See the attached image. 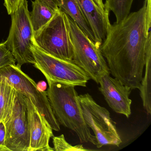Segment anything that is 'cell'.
<instances>
[{"mask_svg":"<svg viewBox=\"0 0 151 151\" xmlns=\"http://www.w3.org/2000/svg\"><path fill=\"white\" fill-rule=\"evenodd\" d=\"M58 8L71 18L81 30L95 43L94 35L76 0H57Z\"/></svg>","mask_w":151,"mask_h":151,"instance_id":"13","label":"cell"},{"mask_svg":"<svg viewBox=\"0 0 151 151\" xmlns=\"http://www.w3.org/2000/svg\"><path fill=\"white\" fill-rule=\"evenodd\" d=\"M151 0L119 23L111 24L100 47L109 72L132 90L139 89L151 45Z\"/></svg>","mask_w":151,"mask_h":151,"instance_id":"1","label":"cell"},{"mask_svg":"<svg viewBox=\"0 0 151 151\" xmlns=\"http://www.w3.org/2000/svg\"><path fill=\"white\" fill-rule=\"evenodd\" d=\"M16 60L7 48L5 43H0V68L11 64H15Z\"/></svg>","mask_w":151,"mask_h":151,"instance_id":"19","label":"cell"},{"mask_svg":"<svg viewBox=\"0 0 151 151\" xmlns=\"http://www.w3.org/2000/svg\"><path fill=\"white\" fill-rule=\"evenodd\" d=\"M10 15L11 26L8 37L4 43L17 62L16 65L18 67L21 68L26 63L34 64L35 59L32 50L34 45V32L27 0Z\"/></svg>","mask_w":151,"mask_h":151,"instance_id":"5","label":"cell"},{"mask_svg":"<svg viewBox=\"0 0 151 151\" xmlns=\"http://www.w3.org/2000/svg\"><path fill=\"white\" fill-rule=\"evenodd\" d=\"M6 128L4 122H0V151H9L6 146Z\"/></svg>","mask_w":151,"mask_h":151,"instance_id":"21","label":"cell"},{"mask_svg":"<svg viewBox=\"0 0 151 151\" xmlns=\"http://www.w3.org/2000/svg\"><path fill=\"white\" fill-rule=\"evenodd\" d=\"M53 150L54 151H86L83 145H79L73 146L67 142L64 135L62 134L59 136L52 137Z\"/></svg>","mask_w":151,"mask_h":151,"instance_id":"18","label":"cell"},{"mask_svg":"<svg viewBox=\"0 0 151 151\" xmlns=\"http://www.w3.org/2000/svg\"><path fill=\"white\" fill-rule=\"evenodd\" d=\"M33 40V44L46 53L62 59H73L67 16L59 9L51 21L34 33Z\"/></svg>","mask_w":151,"mask_h":151,"instance_id":"6","label":"cell"},{"mask_svg":"<svg viewBox=\"0 0 151 151\" xmlns=\"http://www.w3.org/2000/svg\"><path fill=\"white\" fill-rule=\"evenodd\" d=\"M109 74H106L101 78L99 90L111 109L129 118L131 114L132 100L129 98L131 89L117 78L111 77Z\"/></svg>","mask_w":151,"mask_h":151,"instance_id":"10","label":"cell"},{"mask_svg":"<svg viewBox=\"0 0 151 151\" xmlns=\"http://www.w3.org/2000/svg\"><path fill=\"white\" fill-rule=\"evenodd\" d=\"M25 100L30 133L28 151H54L49 145L50 139L54 136L51 125L30 100L26 97Z\"/></svg>","mask_w":151,"mask_h":151,"instance_id":"11","label":"cell"},{"mask_svg":"<svg viewBox=\"0 0 151 151\" xmlns=\"http://www.w3.org/2000/svg\"><path fill=\"white\" fill-rule=\"evenodd\" d=\"M46 5L49 6L55 10H57L58 8L57 5V0H39Z\"/></svg>","mask_w":151,"mask_h":151,"instance_id":"22","label":"cell"},{"mask_svg":"<svg viewBox=\"0 0 151 151\" xmlns=\"http://www.w3.org/2000/svg\"><path fill=\"white\" fill-rule=\"evenodd\" d=\"M78 98L85 122L95 135L97 147L107 145L119 147L122 140L109 111L99 105L89 93L80 94Z\"/></svg>","mask_w":151,"mask_h":151,"instance_id":"8","label":"cell"},{"mask_svg":"<svg viewBox=\"0 0 151 151\" xmlns=\"http://www.w3.org/2000/svg\"><path fill=\"white\" fill-rule=\"evenodd\" d=\"M37 85L40 91H45L47 88V84L44 81H41L38 84H37Z\"/></svg>","mask_w":151,"mask_h":151,"instance_id":"23","label":"cell"},{"mask_svg":"<svg viewBox=\"0 0 151 151\" xmlns=\"http://www.w3.org/2000/svg\"><path fill=\"white\" fill-rule=\"evenodd\" d=\"M56 11L39 0L32 1V11L30 13V17L34 34L51 21Z\"/></svg>","mask_w":151,"mask_h":151,"instance_id":"14","label":"cell"},{"mask_svg":"<svg viewBox=\"0 0 151 151\" xmlns=\"http://www.w3.org/2000/svg\"><path fill=\"white\" fill-rule=\"evenodd\" d=\"M76 1L94 35L95 44L100 47L111 24L109 12L99 7L93 0Z\"/></svg>","mask_w":151,"mask_h":151,"instance_id":"12","label":"cell"},{"mask_svg":"<svg viewBox=\"0 0 151 151\" xmlns=\"http://www.w3.org/2000/svg\"><path fill=\"white\" fill-rule=\"evenodd\" d=\"M48 84L47 98L58 122L75 132L81 143L96 145V137L84 120L75 86L57 82Z\"/></svg>","mask_w":151,"mask_h":151,"instance_id":"2","label":"cell"},{"mask_svg":"<svg viewBox=\"0 0 151 151\" xmlns=\"http://www.w3.org/2000/svg\"><path fill=\"white\" fill-rule=\"evenodd\" d=\"M139 90L143 106L147 114H151V45L148 46L146 55L145 64Z\"/></svg>","mask_w":151,"mask_h":151,"instance_id":"15","label":"cell"},{"mask_svg":"<svg viewBox=\"0 0 151 151\" xmlns=\"http://www.w3.org/2000/svg\"><path fill=\"white\" fill-rule=\"evenodd\" d=\"M66 16L73 47L72 60L91 79L99 84L101 77L110 73L100 47L86 36L70 17Z\"/></svg>","mask_w":151,"mask_h":151,"instance_id":"3","label":"cell"},{"mask_svg":"<svg viewBox=\"0 0 151 151\" xmlns=\"http://www.w3.org/2000/svg\"><path fill=\"white\" fill-rule=\"evenodd\" d=\"M16 90L8 82L0 78V122L9 117L14 106Z\"/></svg>","mask_w":151,"mask_h":151,"instance_id":"16","label":"cell"},{"mask_svg":"<svg viewBox=\"0 0 151 151\" xmlns=\"http://www.w3.org/2000/svg\"><path fill=\"white\" fill-rule=\"evenodd\" d=\"M134 0H106L104 7L107 12L111 11L119 23L129 15Z\"/></svg>","mask_w":151,"mask_h":151,"instance_id":"17","label":"cell"},{"mask_svg":"<svg viewBox=\"0 0 151 151\" xmlns=\"http://www.w3.org/2000/svg\"><path fill=\"white\" fill-rule=\"evenodd\" d=\"M32 50L35 59L33 65L42 72L47 83L57 82L74 86L86 87L91 78L72 60L48 54L34 45Z\"/></svg>","mask_w":151,"mask_h":151,"instance_id":"4","label":"cell"},{"mask_svg":"<svg viewBox=\"0 0 151 151\" xmlns=\"http://www.w3.org/2000/svg\"><path fill=\"white\" fill-rule=\"evenodd\" d=\"M0 78L8 82L16 91L29 99L53 130H60V124L51 108L47 91H40L35 81L24 73L21 68L16 64L1 68Z\"/></svg>","mask_w":151,"mask_h":151,"instance_id":"7","label":"cell"},{"mask_svg":"<svg viewBox=\"0 0 151 151\" xmlns=\"http://www.w3.org/2000/svg\"><path fill=\"white\" fill-rule=\"evenodd\" d=\"M25 0H4V5L9 15L16 11L23 4Z\"/></svg>","mask_w":151,"mask_h":151,"instance_id":"20","label":"cell"},{"mask_svg":"<svg viewBox=\"0 0 151 151\" xmlns=\"http://www.w3.org/2000/svg\"><path fill=\"white\" fill-rule=\"evenodd\" d=\"M93 1H94V2L97 4V5H98L99 7L102 9H105L103 0H93Z\"/></svg>","mask_w":151,"mask_h":151,"instance_id":"24","label":"cell"},{"mask_svg":"<svg viewBox=\"0 0 151 151\" xmlns=\"http://www.w3.org/2000/svg\"><path fill=\"white\" fill-rule=\"evenodd\" d=\"M9 151H28L30 133L25 97L16 91L12 112L4 122Z\"/></svg>","mask_w":151,"mask_h":151,"instance_id":"9","label":"cell"}]
</instances>
